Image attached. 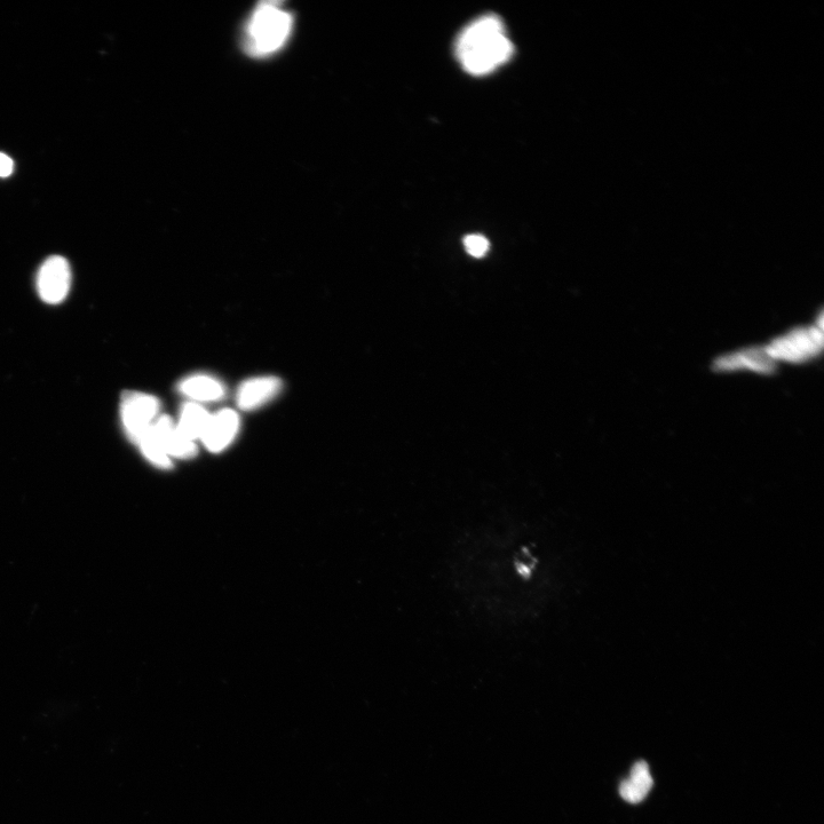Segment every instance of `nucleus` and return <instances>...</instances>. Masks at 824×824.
<instances>
[{
	"instance_id": "nucleus-13",
	"label": "nucleus",
	"mask_w": 824,
	"mask_h": 824,
	"mask_svg": "<svg viewBox=\"0 0 824 824\" xmlns=\"http://www.w3.org/2000/svg\"><path fill=\"white\" fill-rule=\"evenodd\" d=\"M137 445L150 463L162 467V469H170L172 466L171 458L165 453L160 440L157 438L154 424L141 435Z\"/></svg>"
},
{
	"instance_id": "nucleus-8",
	"label": "nucleus",
	"mask_w": 824,
	"mask_h": 824,
	"mask_svg": "<svg viewBox=\"0 0 824 824\" xmlns=\"http://www.w3.org/2000/svg\"><path fill=\"white\" fill-rule=\"evenodd\" d=\"M154 430L158 440H160L165 453L168 456L186 459L197 455L195 442L189 440L178 430L170 416L157 418L154 423Z\"/></svg>"
},
{
	"instance_id": "nucleus-3",
	"label": "nucleus",
	"mask_w": 824,
	"mask_h": 824,
	"mask_svg": "<svg viewBox=\"0 0 824 824\" xmlns=\"http://www.w3.org/2000/svg\"><path fill=\"white\" fill-rule=\"evenodd\" d=\"M823 347V331L818 327L791 330L765 347L770 358L788 363H804L818 356Z\"/></svg>"
},
{
	"instance_id": "nucleus-4",
	"label": "nucleus",
	"mask_w": 824,
	"mask_h": 824,
	"mask_svg": "<svg viewBox=\"0 0 824 824\" xmlns=\"http://www.w3.org/2000/svg\"><path fill=\"white\" fill-rule=\"evenodd\" d=\"M161 403L155 396L139 393L126 392L122 396L121 416L126 434L129 439L136 443L150 426L156 421L160 412Z\"/></svg>"
},
{
	"instance_id": "nucleus-6",
	"label": "nucleus",
	"mask_w": 824,
	"mask_h": 824,
	"mask_svg": "<svg viewBox=\"0 0 824 824\" xmlns=\"http://www.w3.org/2000/svg\"><path fill=\"white\" fill-rule=\"evenodd\" d=\"M239 430V415L231 409L220 410L211 416L201 440L211 453H220L232 445Z\"/></svg>"
},
{
	"instance_id": "nucleus-14",
	"label": "nucleus",
	"mask_w": 824,
	"mask_h": 824,
	"mask_svg": "<svg viewBox=\"0 0 824 824\" xmlns=\"http://www.w3.org/2000/svg\"><path fill=\"white\" fill-rule=\"evenodd\" d=\"M464 245L466 251L475 258L486 256L490 248V244L486 237L478 234L466 236L464 239Z\"/></svg>"
},
{
	"instance_id": "nucleus-12",
	"label": "nucleus",
	"mask_w": 824,
	"mask_h": 824,
	"mask_svg": "<svg viewBox=\"0 0 824 824\" xmlns=\"http://www.w3.org/2000/svg\"><path fill=\"white\" fill-rule=\"evenodd\" d=\"M211 415L200 404L187 403L182 407L180 412V419L178 430L185 435L189 440L195 442L202 438L203 433L208 427Z\"/></svg>"
},
{
	"instance_id": "nucleus-10",
	"label": "nucleus",
	"mask_w": 824,
	"mask_h": 824,
	"mask_svg": "<svg viewBox=\"0 0 824 824\" xmlns=\"http://www.w3.org/2000/svg\"><path fill=\"white\" fill-rule=\"evenodd\" d=\"M179 391L197 402H215L224 399L225 387L219 380L208 376H192L182 380Z\"/></svg>"
},
{
	"instance_id": "nucleus-7",
	"label": "nucleus",
	"mask_w": 824,
	"mask_h": 824,
	"mask_svg": "<svg viewBox=\"0 0 824 824\" xmlns=\"http://www.w3.org/2000/svg\"><path fill=\"white\" fill-rule=\"evenodd\" d=\"M282 380L277 377H257L244 382L237 392V406L244 411H252L265 406L282 390Z\"/></svg>"
},
{
	"instance_id": "nucleus-1",
	"label": "nucleus",
	"mask_w": 824,
	"mask_h": 824,
	"mask_svg": "<svg viewBox=\"0 0 824 824\" xmlns=\"http://www.w3.org/2000/svg\"><path fill=\"white\" fill-rule=\"evenodd\" d=\"M514 46L504 23L495 14L474 20L459 34L456 54L459 63L474 76L493 73L512 58Z\"/></svg>"
},
{
	"instance_id": "nucleus-9",
	"label": "nucleus",
	"mask_w": 824,
	"mask_h": 824,
	"mask_svg": "<svg viewBox=\"0 0 824 824\" xmlns=\"http://www.w3.org/2000/svg\"><path fill=\"white\" fill-rule=\"evenodd\" d=\"M716 367L720 370H751L760 374H771L775 362L767 354L765 347L749 348L738 353H732L718 360Z\"/></svg>"
},
{
	"instance_id": "nucleus-5",
	"label": "nucleus",
	"mask_w": 824,
	"mask_h": 824,
	"mask_svg": "<svg viewBox=\"0 0 824 824\" xmlns=\"http://www.w3.org/2000/svg\"><path fill=\"white\" fill-rule=\"evenodd\" d=\"M71 287V269L67 259L53 256L39 269L37 288L47 304H59L68 296Z\"/></svg>"
},
{
	"instance_id": "nucleus-15",
	"label": "nucleus",
	"mask_w": 824,
	"mask_h": 824,
	"mask_svg": "<svg viewBox=\"0 0 824 824\" xmlns=\"http://www.w3.org/2000/svg\"><path fill=\"white\" fill-rule=\"evenodd\" d=\"M13 166L10 156L0 153V177H9L13 171Z\"/></svg>"
},
{
	"instance_id": "nucleus-11",
	"label": "nucleus",
	"mask_w": 824,
	"mask_h": 824,
	"mask_svg": "<svg viewBox=\"0 0 824 824\" xmlns=\"http://www.w3.org/2000/svg\"><path fill=\"white\" fill-rule=\"evenodd\" d=\"M652 788L653 779L649 773V767L641 760L632 767L630 778L621 783L620 795L625 802L639 804L648 796Z\"/></svg>"
},
{
	"instance_id": "nucleus-2",
	"label": "nucleus",
	"mask_w": 824,
	"mask_h": 824,
	"mask_svg": "<svg viewBox=\"0 0 824 824\" xmlns=\"http://www.w3.org/2000/svg\"><path fill=\"white\" fill-rule=\"evenodd\" d=\"M292 17L277 3L260 4L248 22V52L256 57L280 50L292 30Z\"/></svg>"
}]
</instances>
